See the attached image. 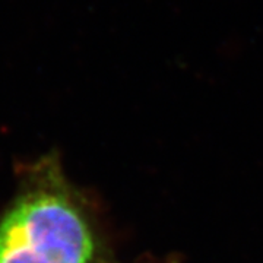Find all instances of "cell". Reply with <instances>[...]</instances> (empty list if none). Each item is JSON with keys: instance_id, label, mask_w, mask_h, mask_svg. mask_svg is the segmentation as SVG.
I'll return each mask as SVG.
<instances>
[{"instance_id": "cell-1", "label": "cell", "mask_w": 263, "mask_h": 263, "mask_svg": "<svg viewBox=\"0 0 263 263\" xmlns=\"http://www.w3.org/2000/svg\"><path fill=\"white\" fill-rule=\"evenodd\" d=\"M101 257L91 208L59 154L25 165L0 214V263H101Z\"/></svg>"}]
</instances>
